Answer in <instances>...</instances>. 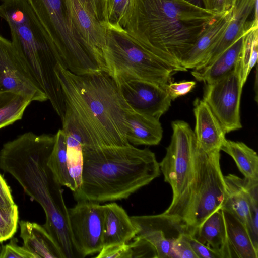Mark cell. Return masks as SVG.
Here are the masks:
<instances>
[{"instance_id": "obj_5", "label": "cell", "mask_w": 258, "mask_h": 258, "mask_svg": "<svg viewBox=\"0 0 258 258\" xmlns=\"http://www.w3.org/2000/svg\"><path fill=\"white\" fill-rule=\"evenodd\" d=\"M106 44L103 56L106 72L117 85L132 79L147 81L166 89L172 76L187 70L174 63L136 31L102 20Z\"/></svg>"}, {"instance_id": "obj_32", "label": "cell", "mask_w": 258, "mask_h": 258, "mask_svg": "<svg viewBox=\"0 0 258 258\" xmlns=\"http://www.w3.org/2000/svg\"><path fill=\"white\" fill-rule=\"evenodd\" d=\"M18 208L16 204L9 207L0 206V243L13 237L18 228Z\"/></svg>"}, {"instance_id": "obj_20", "label": "cell", "mask_w": 258, "mask_h": 258, "mask_svg": "<svg viewBox=\"0 0 258 258\" xmlns=\"http://www.w3.org/2000/svg\"><path fill=\"white\" fill-rule=\"evenodd\" d=\"M194 106L196 120L194 132L198 144L207 152L220 150L226 140L220 123L203 99L196 98Z\"/></svg>"}, {"instance_id": "obj_25", "label": "cell", "mask_w": 258, "mask_h": 258, "mask_svg": "<svg viewBox=\"0 0 258 258\" xmlns=\"http://www.w3.org/2000/svg\"><path fill=\"white\" fill-rule=\"evenodd\" d=\"M221 208L188 233L199 242L218 252L222 258L221 251L225 240L226 230Z\"/></svg>"}, {"instance_id": "obj_19", "label": "cell", "mask_w": 258, "mask_h": 258, "mask_svg": "<svg viewBox=\"0 0 258 258\" xmlns=\"http://www.w3.org/2000/svg\"><path fill=\"white\" fill-rule=\"evenodd\" d=\"M221 209L226 230L222 258H257L258 248L254 246L246 226L229 210Z\"/></svg>"}, {"instance_id": "obj_27", "label": "cell", "mask_w": 258, "mask_h": 258, "mask_svg": "<svg viewBox=\"0 0 258 258\" xmlns=\"http://www.w3.org/2000/svg\"><path fill=\"white\" fill-rule=\"evenodd\" d=\"M220 150L233 158L244 178L258 180V156L254 150L242 142L226 139Z\"/></svg>"}, {"instance_id": "obj_24", "label": "cell", "mask_w": 258, "mask_h": 258, "mask_svg": "<svg viewBox=\"0 0 258 258\" xmlns=\"http://www.w3.org/2000/svg\"><path fill=\"white\" fill-rule=\"evenodd\" d=\"M248 30L210 64L200 69H194L191 72L192 76L200 82L209 84L232 71L241 57L245 36Z\"/></svg>"}, {"instance_id": "obj_1", "label": "cell", "mask_w": 258, "mask_h": 258, "mask_svg": "<svg viewBox=\"0 0 258 258\" xmlns=\"http://www.w3.org/2000/svg\"><path fill=\"white\" fill-rule=\"evenodd\" d=\"M55 72L63 95V119L76 128L83 149L130 143L126 138V112L130 107L107 72L77 75L60 64Z\"/></svg>"}, {"instance_id": "obj_26", "label": "cell", "mask_w": 258, "mask_h": 258, "mask_svg": "<svg viewBox=\"0 0 258 258\" xmlns=\"http://www.w3.org/2000/svg\"><path fill=\"white\" fill-rule=\"evenodd\" d=\"M62 129L66 137L68 170L76 186V191L82 183L84 162L82 141L76 128L71 122L64 118L62 120Z\"/></svg>"}, {"instance_id": "obj_14", "label": "cell", "mask_w": 258, "mask_h": 258, "mask_svg": "<svg viewBox=\"0 0 258 258\" xmlns=\"http://www.w3.org/2000/svg\"><path fill=\"white\" fill-rule=\"evenodd\" d=\"M130 217L137 229L136 235L154 246L158 258H175L174 242L182 233L188 232L181 221L163 213Z\"/></svg>"}, {"instance_id": "obj_7", "label": "cell", "mask_w": 258, "mask_h": 258, "mask_svg": "<svg viewBox=\"0 0 258 258\" xmlns=\"http://www.w3.org/2000/svg\"><path fill=\"white\" fill-rule=\"evenodd\" d=\"M171 126V141L159 166L164 181L171 186L172 199L162 213L184 224L198 180L202 149L187 122L175 120Z\"/></svg>"}, {"instance_id": "obj_15", "label": "cell", "mask_w": 258, "mask_h": 258, "mask_svg": "<svg viewBox=\"0 0 258 258\" xmlns=\"http://www.w3.org/2000/svg\"><path fill=\"white\" fill-rule=\"evenodd\" d=\"M124 100L133 110L159 120L171 106L166 88L145 80L132 79L118 85Z\"/></svg>"}, {"instance_id": "obj_10", "label": "cell", "mask_w": 258, "mask_h": 258, "mask_svg": "<svg viewBox=\"0 0 258 258\" xmlns=\"http://www.w3.org/2000/svg\"><path fill=\"white\" fill-rule=\"evenodd\" d=\"M68 22L88 52L106 71L103 50L105 28L100 17L99 0H62Z\"/></svg>"}, {"instance_id": "obj_35", "label": "cell", "mask_w": 258, "mask_h": 258, "mask_svg": "<svg viewBox=\"0 0 258 258\" xmlns=\"http://www.w3.org/2000/svg\"><path fill=\"white\" fill-rule=\"evenodd\" d=\"M18 239L11 238L9 243L0 248V258H35L25 247L17 244Z\"/></svg>"}, {"instance_id": "obj_16", "label": "cell", "mask_w": 258, "mask_h": 258, "mask_svg": "<svg viewBox=\"0 0 258 258\" xmlns=\"http://www.w3.org/2000/svg\"><path fill=\"white\" fill-rule=\"evenodd\" d=\"M226 188L224 208L234 214L246 226L250 236V209L258 205V180L241 178L233 174L224 176Z\"/></svg>"}, {"instance_id": "obj_36", "label": "cell", "mask_w": 258, "mask_h": 258, "mask_svg": "<svg viewBox=\"0 0 258 258\" xmlns=\"http://www.w3.org/2000/svg\"><path fill=\"white\" fill-rule=\"evenodd\" d=\"M184 235L198 258H222L218 252L199 242L189 233L185 232Z\"/></svg>"}, {"instance_id": "obj_39", "label": "cell", "mask_w": 258, "mask_h": 258, "mask_svg": "<svg viewBox=\"0 0 258 258\" xmlns=\"http://www.w3.org/2000/svg\"><path fill=\"white\" fill-rule=\"evenodd\" d=\"M202 1L204 9L220 14L233 8L236 0H202Z\"/></svg>"}, {"instance_id": "obj_40", "label": "cell", "mask_w": 258, "mask_h": 258, "mask_svg": "<svg viewBox=\"0 0 258 258\" xmlns=\"http://www.w3.org/2000/svg\"><path fill=\"white\" fill-rule=\"evenodd\" d=\"M15 204L11 188L0 173V206L9 207Z\"/></svg>"}, {"instance_id": "obj_31", "label": "cell", "mask_w": 258, "mask_h": 258, "mask_svg": "<svg viewBox=\"0 0 258 258\" xmlns=\"http://www.w3.org/2000/svg\"><path fill=\"white\" fill-rule=\"evenodd\" d=\"M258 25L252 26L245 36L240 58V77L243 86L252 69L257 62L258 56Z\"/></svg>"}, {"instance_id": "obj_43", "label": "cell", "mask_w": 258, "mask_h": 258, "mask_svg": "<svg viewBox=\"0 0 258 258\" xmlns=\"http://www.w3.org/2000/svg\"><path fill=\"white\" fill-rule=\"evenodd\" d=\"M0 244H1V243H0ZM0 248H1V247H0Z\"/></svg>"}, {"instance_id": "obj_37", "label": "cell", "mask_w": 258, "mask_h": 258, "mask_svg": "<svg viewBox=\"0 0 258 258\" xmlns=\"http://www.w3.org/2000/svg\"><path fill=\"white\" fill-rule=\"evenodd\" d=\"M196 82L193 81L180 82H171L166 86V91L172 100L185 95L190 92L195 87Z\"/></svg>"}, {"instance_id": "obj_42", "label": "cell", "mask_w": 258, "mask_h": 258, "mask_svg": "<svg viewBox=\"0 0 258 258\" xmlns=\"http://www.w3.org/2000/svg\"><path fill=\"white\" fill-rule=\"evenodd\" d=\"M101 2V0H99Z\"/></svg>"}, {"instance_id": "obj_13", "label": "cell", "mask_w": 258, "mask_h": 258, "mask_svg": "<svg viewBox=\"0 0 258 258\" xmlns=\"http://www.w3.org/2000/svg\"><path fill=\"white\" fill-rule=\"evenodd\" d=\"M0 91H9L32 101L47 97L25 66L11 41L0 35Z\"/></svg>"}, {"instance_id": "obj_9", "label": "cell", "mask_w": 258, "mask_h": 258, "mask_svg": "<svg viewBox=\"0 0 258 258\" xmlns=\"http://www.w3.org/2000/svg\"><path fill=\"white\" fill-rule=\"evenodd\" d=\"M220 152L216 150L207 152L202 149L198 181L184 221L188 233L222 208L226 200Z\"/></svg>"}, {"instance_id": "obj_41", "label": "cell", "mask_w": 258, "mask_h": 258, "mask_svg": "<svg viewBox=\"0 0 258 258\" xmlns=\"http://www.w3.org/2000/svg\"><path fill=\"white\" fill-rule=\"evenodd\" d=\"M192 5L198 7L203 8V4L202 0H184Z\"/></svg>"}, {"instance_id": "obj_18", "label": "cell", "mask_w": 258, "mask_h": 258, "mask_svg": "<svg viewBox=\"0 0 258 258\" xmlns=\"http://www.w3.org/2000/svg\"><path fill=\"white\" fill-rule=\"evenodd\" d=\"M233 11V7L220 14L207 25L193 46L181 58V66L187 70L194 69L208 56L224 33L232 18Z\"/></svg>"}, {"instance_id": "obj_3", "label": "cell", "mask_w": 258, "mask_h": 258, "mask_svg": "<svg viewBox=\"0 0 258 258\" xmlns=\"http://www.w3.org/2000/svg\"><path fill=\"white\" fill-rule=\"evenodd\" d=\"M82 183L77 201L98 203L127 199L160 175L159 163L149 148L122 146L83 149Z\"/></svg>"}, {"instance_id": "obj_2", "label": "cell", "mask_w": 258, "mask_h": 258, "mask_svg": "<svg viewBox=\"0 0 258 258\" xmlns=\"http://www.w3.org/2000/svg\"><path fill=\"white\" fill-rule=\"evenodd\" d=\"M54 135L24 133L5 143L0 150V168L12 175L25 192L43 208V226L65 258L75 257L68 223V208L61 185L47 165Z\"/></svg>"}, {"instance_id": "obj_22", "label": "cell", "mask_w": 258, "mask_h": 258, "mask_svg": "<svg viewBox=\"0 0 258 258\" xmlns=\"http://www.w3.org/2000/svg\"><path fill=\"white\" fill-rule=\"evenodd\" d=\"M19 224L23 246L35 258H65L60 247L43 226L24 220Z\"/></svg>"}, {"instance_id": "obj_12", "label": "cell", "mask_w": 258, "mask_h": 258, "mask_svg": "<svg viewBox=\"0 0 258 258\" xmlns=\"http://www.w3.org/2000/svg\"><path fill=\"white\" fill-rule=\"evenodd\" d=\"M71 238L78 256L85 257L98 253L103 247V207L87 200L78 201L68 209Z\"/></svg>"}, {"instance_id": "obj_8", "label": "cell", "mask_w": 258, "mask_h": 258, "mask_svg": "<svg viewBox=\"0 0 258 258\" xmlns=\"http://www.w3.org/2000/svg\"><path fill=\"white\" fill-rule=\"evenodd\" d=\"M2 1V0H1ZM57 51L63 67L77 75L101 71L70 26L62 0H25Z\"/></svg>"}, {"instance_id": "obj_28", "label": "cell", "mask_w": 258, "mask_h": 258, "mask_svg": "<svg viewBox=\"0 0 258 258\" xmlns=\"http://www.w3.org/2000/svg\"><path fill=\"white\" fill-rule=\"evenodd\" d=\"M54 143L48 157L47 165L59 184L74 192L76 188L68 170L66 137L63 130L62 128L58 130L54 135Z\"/></svg>"}, {"instance_id": "obj_30", "label": "cell", "mask_w": 258, "mask_h": 258, "mask_svg": "<svg viewBox=\"0 0 258 258\" xmlns=\"http://www.w3.org/2000/svg\"><path fill=\"white\" fill-rule=\"evenodd\" d=\"M101 6L103 21L117 24L126 29L132 28L135 0H106Z\"/></svg>"}, {"instance_id": "obj_38", "label": "cell", "mask_w": 258, "mask_h": 258, "mask_svg": "<svg viewBox=\"0 0 258 258\" xmlns=\"http://www.w3.org/2000/svg\"><path fill=\"white\" fill-rule=\"evenodd\" d=\"M182 233L174 241L173 251L176 258H198Z\"/></svg>"}, {"instance_id": "obj_11", "label": "cell", "mask_w": 258, "mask_h": 258, "mask_svg": "<svg viewBox=\"0 0 258 258\" xmlns=\"http://www.w3.org/2000/svg\"><path fill=\"white\" fill-rule=\"evenodd\" d=\"M240 58L232 71L217 81L206 84L204 92L203 99L226 134L242 127L240 104L243 86L240 77Z\"/></svg>"}, {"instance_id": "obj_23", "label": "cell", "mask_w": 258, "mask_h": 258, "mask_svg": "<svg viewBox=\"0 0 258 258\" xmlns=\"http://www.w3.org/2000/svg\"><path fill=\"white\" fill-rule=\"evenodd\" d=\"M126 138L135 145H157L162 138L161 124L154 117L138 112L131 108L126 112Z\"/></svg>"}, {"instance_id": "obj_34", "label": "cell", "mask_w": 258, "mask_h": 258, "mask_svg": "<svg viewBox=\"0 0 258 258\" xmlns=\"http://www.w3.org/2000/svg\"><path fill=\"white\" fill-rule=\"evenodd\" d=\"M132 251L127 243L114 244L102 247L96 258H132Z\"/></svg>"}, {"instance_id": "obj_6", "label": "cell", "mask_w": 258, "mask_h": 258, "mask_svg": "<svg viewBox=\"0 0 258 258\" xmlns=\"http://www.w3.org/2000/svg\"><path fill=\"white\" fill-rule=\"evenodd\" d=\"M0 18L7 23L11 42L25 66L48 96L61 91L55 72L61 59L25 0H2Z\"/></svg>"}, {"instance_id": "obj_33", "label": "cell", "mask_w": 258, "mask_h": 258, "mask_svg": "<svg viewBox=\"0 0 258 258\" xmlns=\"http://www.w3.org/2000/svg\"><path fill=\"white\" fill-rule=\"evenodd\" d=\"M129 244L132 251V258H158L154 246L146 240L136 235Z\"/></svg>"}, {"instance_id": "obj_17", "label": "cell", "mask_w": 258, "mask_h": 258, "mask_svg": "<svg viewBox=\"0 0 258 258\" xmlns=\"http://www.w3.org/2000/svg\"><path fill=\"white\" fill-rule=\"evenodd\" d=\"M257 5V0H236L233 7L232 18L221 38L208 56L194 69H200L210 64L253 25L258 24L256 20L247 21Z\"/></svg>"}, {"instance_id": "obj_21", "label": "cell", "mask_w": 258, "mask_h": 258, "mask_svg": "<svg viewBox=\"0 0 258 258\" xmlns=\"http://www.w3.org/2000/svg\"><path fill=\"white\" fill-rule=\"evenodd\" d=\"M103 207V246L127 243L137 235V230L125 210L115 202Z\"/></svg>"}, {"instance_id": "obj_4", "label": "cell", "mask_w": 258, "mask_h": 258, "mask_svg": "<svg viewBox=\"0 0 258 258\" xmlns=\"http://www.w3.org/2000/svg\"><path fill=\"white\" fill-rule=\"evenodd\" d=\"M219 15L184 0H135L133 22L128 30L180 66L182 57Z\"/></svg>"}, {"instance_id": "obj_29", "label": "cell", "mask_w": 258, "mask_h": 258, "mask_svg": "<svg viewBox=\"0 0 258 258\" xmlns=\"http://www.w3.org/2000/svg\"><path fill=\"white\" fill-rule=\"evenodd\" d=\"M31 101L9 91H0V129L21 119Z\"/></svg>"}]
</instances>
